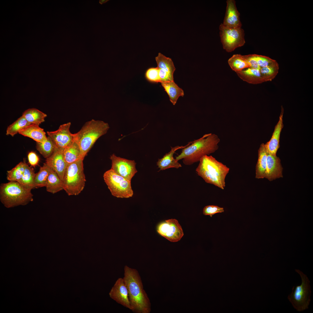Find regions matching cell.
Segmentation results:
<instances>
[{
    "label": "cell",
    "instance_id": "14",
    "mask_svg": "<svg viewBox=\"0 0 313 313\" xmlns=\"http://www.w3.org/2000/svg\"><path fill=\"white\" fill-rule=\"evenodd\" d=\"M63 150L57 147L52 154L46 159L45 162L57 174L63 181L68 165L64 157Z\"/></svg>",
    "mask_w": 313,
    "mask_h": 313
},
{
    "label": "cell",
    "instance_id": "37",
    "mask_svg": "<svg viewBox=\"0 0 313 313\" xmlns=\"http://www.w3.org/2000/svg\"><path fill=\"white\" fill-rule=\"evenodd\" d=\"M28 162L31 166L34 167L38 165L39 158L35 152L32 151L29 152L28 154Z\"/></svg>",
    "mask_w": 313,
    "mask_h": 313
},
{
    "label": "cell",
    "instance_id": "19",
    "mask_svg": "<svg viewBox=\"0 0 313 313\" xmlns=\"http://www.w3.org/2000/svg\"><path fill=\"white\" fill-rule=\"evenodd\" d=\"M19 133L31 138L37 142H43L47 140V137L43 129L35 124L30 125L20 130Z\"/></svg>",
    "mask_w": 313,
    "mask_h": 313
},
{
    "label": "cell",
    "instance_id": "35",
    "mask_svg": "<svg viewBox=\"0 0 313 313\" xmlns=\"http://www.w3.org/2000/svg\"><path fill=\"white\" fill-rule=\"evenodd\" d=\"M159 69L157 67L148 69L145 73V77L148 80L154 82H160L159 75Z\"/></svg>",
    "mask_w": 313,
    "mask_h": 313
},
{
    "label": "cell",
    "instance_id": "18",
    "mask_svg": "<svg viewBox=\"0 0 313 313\" xmlns=\"http://www.w3.org/2000/svg\"><path fill=\"white\" fill-rule=\"evenodd\" d=\"M281 112L278 122L275 127L270 140L265 144L267 152L276 155L277 151L280 147L279 142L280 133L283 127V115L284 109L281 107Z\"/></svg>",
    "mask_w": 313,
    "mask_h": 313
},
{
    "label": "cell",
    "instance_id": "10",
    "mask_svg": "<svg viewBox=\"0 0 313 313\" xmlns=\"http://www.w3.org/2000/svg\"><path fill=\"white\" fill-rule=\"evenodd\" d=\"M110 159L112 162L111 169L118 175L131 181L137 172L135 161L117 156L114 154L110 155Z\"/></svg>",
    "mask_w": 313,
    "mask_h": 313
},
{
    "label": "cell",
    "instance_id": "24",
    "mask_svg": "<svg viewBox=\"0 0 313 313\" xmlns=\"http://www.w3.org/2000/svg\"><path fill=\"white\" fill-rule=\"evenodd\" d=\"M46 187L47 192L52 194L64 189L63 181L57 174L52 169L48 176Z\"/></svg>",
    "mask_w": 313,
    "mask_h": 313
},
{
    "label": "cell",
    "instance_id": "17",
    "mask_svg": "<svg viewBox=\"0 0 313 313\" xmlns=\"http://www.w3.org/2000/svg\"><path fill=\"white\" fill-rule=\"evenodd\" d=\"M192 142V141L190 142L184 146L177 145L173 147H171L170 151L165 154L162 158L159 159L157 161L156 165L158 168L159 169V171L171 168L178 169L182 167L181 164L174 158V154L177 150L188 146L191 144Z\"/></svg>",
    "mask_w": 313,
    "mask_h": 313
},
{
    "label": "cell",
    "instance_id": "36",
    "mask_svg": "<svg viewBox=\"0 0 313 313\" xmlns=\"http://www.w3.org/2000/svg\"><path fill=\"white\" fill-rule=\"evenodd\" d=\"M224 208L216 205H208L205 206L203 209V213L204 215H209L211 217L214 214L224 212Z\"/></svg>",
    "mask_w": 313,
    "mask_h": 313
},
{
    "label": "cell",
    "instance_id": "32",
    "mask_svg": "<svg viewBox=\"0 0 313 313\" xmlns=\"http://www.w3.org/2000/svg\"><path fill=\"white\" fill-rule=\"evenodd\" d=\"M30 124L22 116L8 127L6 134L13 137L15 134L19 133L20 130Z\"/></svg>",
    "mask_w": 313,
    "mask_h": 313
},
{
    "label": "cell",
    "instance_id": "2",
    "mask_svg": "<svg viewBox=\"0 0 313 313\" xmlns=\"http://www.w3.org/2000/svg\"><path fill=\"white\" fill-rule=\"evenodd\" d=\"M220 141L216 134L209 133L192 141L189 145L182 149L180 154L176 157L178 161L182 159L185 165H190L198 162L204 156L215 152L219 148Z\"/></svg>",
    "mask_w": 313,
    "mask_h": 313
},
{
    "label": "cell",
    "instance_id": "15",
    "mask_svg": "<svg viewBox=\"0 0 313 313\" xmlns=\"http://www.w3.org/2000/svg\"><path fill=\"white\" fill-rule=\"evenodd\" d=\"M227 6L223 25L229 28H241L242 24L240 20V14L236 6L234 0H227Z\"/></svg>",
    "mask_w": 313,
    "mask_h": 313
},
{
    "label": "cell",
    "instance_id": "8",
    "mask_svg": "<svg viewBox=\"0 0 313 313\" xmlns=\"http://www.w3.org/2000/svg\"><path fill=\"white\" fill-rule=\"evenodd\" d=\"M103 177L113 196L121 198H128L133 196L131 181L118 175L111 169L104 173Z\"/></svg>",
    "mask_w": 313,
    "mask_h": 313
},
{
    "label": "cell",
    "instance_id": "38",
    "mask_svg": "<svg viewBox=\"0 0 313 313\" xmlns=\"http://www.w3.org/2000/svg\"><path fill=\"white\" fill-rule=\"evenodd\" d=\"M108 1V0H100L99 1V3L101 4H102L103 3H104Z\"/></svg>",
    "mask_w": 313,
    "mask_h": 313
},
{
    "label": "cell",
    "instance_id": "3",
    "mask_svg": "<svg viewBox=\"0 0 313 313\" xmlns=\"http://www.w3.org/2000/svg\"><path fill=\"white\" fill-rule=\"evenodd\" d=\"M230 169L212 156H203L196 169L197 174L207 183L223 190L225 179Z\"/></svg>",
    "mask_w": 313,
    "mask_h": 313
},
{
    "label": "cell",
    "instance_id": "29",
    "mask_svg": "<svg viewBox=\"0 0 313 313\" xmlns=\"http://www.w3.org/2000/svg\"><path fill=\"white\" fill-rule=\"evenodd\" d=\"M155 60L157 68L163 69L173 77V73L175 68L171 58L159 53L158 56L155 57Z\"/></svg>",
    "mask_w": 313,
    "mask_h": 313
},
{
    "label": "cell",
    "instance_id": "25",
    "mask_svg": "<svg viewBox=\"0 0 313 313\" xmlns=\"http://www.w3.org/2000/svg\"><path fill=\"white\" fill-rule=\"evenodd\" d=\"M22 116L30 124L38 125L45 121L47 116L46 114L35 108L28 109L23 113Z\"/></svg>",
    "mask_w": 313,
    "mask_h": 313
},
{
    "label": "cell",
    "instance_id": "22",
    "mask_svg": "<svg viewBox=\"0 0 313 313\" xmlns=\"http://www.w3.org/2000/svg\"><path fill=\"white\" fill-rule=\"evenodd\" d=\"M161 83L168 94L170 101L173 105L176 104L179 97L183 96V90L178 86L174 81Z\"/></svg>",
    "mask_w": 313,
    "mask_h": 313
},
{
    "label": "cell",
    "instance_id": "16",
    "mask_svg": "<svg viewBox=\"0 0 313 313\" xmlns=\"http://www.w3.org/2000/svg\"><path fill=\"white\" fill-rule=\"evenodd\" d=\"M267 166L265 178L271 181L282 177L283 168L279 158L276 155L267 153Z\"/></svg>",
    "mask_w": 313,
    "mask_h": 313
},
{
    "label": "cell",
    "instance_id": "13",
    "mask_svg": "<svg viewBox=\"0 0 313 313\" xmlns=\"http://www.w3.org/2000/svg\"><path fill=\"white\" fill-rule=\"evenodd\" d=\"M109 294L110 298L117 303L132 310L128 290L123 278H119L117 280Z\"/></svg>",
    "mask_w": 313,
    "mask_h": 313
},
{
    "label": "cell",
    "instance_id": "4",
    "mask_svg": "<svg viewBox=\"0 0 313 313\" xmlns=\"http://www.w3.org/2000/svg\"><path fill=\"white\" fill-rule=\"evenodd\" d=\"M109 128L107 123L92 119L86 122L78 132L73 134L74 140L79 147L82 159H84L97 140L106 134Z\"/></svg>",
    "mask_w": 313,
    "mask_h": 313
},
{
    "label": "cell",
    "instance_id": "20",
    "mask_svg": "<svg viewBox=\"0 0 313 313\" xmlns=\"http://www.w3.org/2000/svg\"><path fill=\"white\" fill-rule=\"evenodd\" d=\"M236 72L238 76L243 81L252 84H258L265 81L260 70L248 68Z\"/></svg>",
    "mask_w": 313,
    "mask_h": 313
},
{
    "label": "cell",
    "instance_id": "6",
    "mask_svg": "<svg viewBox=\"0 0 313 313\" xmlns=\"http://www.w3.org/2000/svg\"><path fill=\"white\" fill-rule=\"evenodd\" d=\"M80 159L68 164L63 177L64 189L68 195H76L83 190L86 179L83 161Z\"/></svg>",
    "mask_w": 313,
    "mask_h": 313
},
{
    "label": "cell",
    "instance_id": "34",
    "mask_svg": "<svg viewBox=\"0 0 313 313\" xmlns=\"http://www.w3.org/2000/svg\"><path fill=\"white\" fill-rule=\"evenodd\" d=\"M251 55L261 68L267 66L275 61L265 56L256 54H252Z\"/></svg>",
    "mask_w": 313,
    "mask_h": 313
},
{
    "label": "cell",
    "instance_id": "21",
    "mask_svg": "<svg viewBox=\"0 0 313 313\" xmlns=\"http://www.w3.org/2000/svg\"><path fill=\"white\" fill-rule=\"evenodd\" d=\"M267 153L265 144L262 143L258 151V159L256 166V179H263L265 177L267 166Z\"/></svg>",
    "mask_w": 313,
    "mask_h": 313
},
{
    "label": "cell",
    "instance_id": "5",
    "mask_svg": "<svg viewBox=\"0 0 313 313\" xmlns=\"http://www.w3.org/2000/svg\"><path fill=\"white\" fill-rule=\"evenodd\" d=\"M33 196L31 191L17 182L10 181L0 186V200L7 208L26 205L33 201Z\"/></svg>",
    "mask_w": 313,
    "mask_h": 313
},
{
    "label": "cell",
    "instance_id": "1",
    "mask_svg": "<svg viewBox=\"0 0 313 313\" xmlns=\"http://www.w3.org/2000/svg\"><path fill=\"white\" fill-rule=\"evenodd\" d=\"M124 270L123 278L128 290L131 310L135 313H149L150 303L139 272L126 265Z\"/></svg>",
    "mask_w": 313,
    "mask_h": 313
},
{
    "label": "cell",
    "instance_id": "28",
    "mask_svg": "<svg viewBox=\"0 0 313 313\" xmlns=\"http://www.w3.org/2000/svg\"><path fill=\"white\" fill-rule=\"evenodd\" d=\"M52 169L46 163L40 167L39 171L35 174L34 180V188L46 187L47 179Z\"/></svg>",
    "mask_w": 313,
    "mask_h": 313
},
{
    "label": "cell",
    "instance_id": "12",
    "mask_svg": "<svg viewBox=\"0 0 313 313\" xmlns=\"http://www.w3.org/2000/svg\"><path fill=\"white\" fill-rule=\"evenodd\" d=\"M71 125L70 122H68L61 125L56 130L47 132L58 148L64 149L73 141V134L70 130Z\"/></svg>",
    "mask_w": 313,
    "mask_h": 313
},
{
    "label": "cell",
    "instance_id": "7",
    "mask_svg": "<svg viewBox=\"0 0 313 313\" xmlns=\"http://www.w3.org/2000/svg\"><path fill=\"white\" fill-rule=\"evenodd\" d=\"M295 271L300 276L301 283L300 285L294 286L291 293L287 297L293 307L299 312L307 309L310 301L311 292L310 281L303 272L299 269Z\"/></svg>",
    "mask_w": 313,
    "mask_h": 313
},
{
    "label": "cell",
    "instance_id": "27",
    "mask_svg": "<svg viewBox=\"0 0 313 313\" xmlns=\"http://www.w3.org/2000/svg\"><path fill=\"white\" fill-rule=\"evenodd\" d=\"M57 147L52 139L48 136L45 141L42 143L36 142L37 149L46 159L52 154Z\"/></svg>",
    "mask_w": 313,
    "mask_h": 313
},
{
    "label": "cell",
    "instance_id": "33",
    "mask_svg": "<svg viewBox=\"0 0 313 313\" xmlns=\"http://www.w3.org/2000/svg\"><path fill=\"white\" fill-rule=\"evenodd\" d=\"M26 163L24 161L21 162L11 170L8 171L7 179L10 181L18 182L23 176Z\"/></svg>",
    "mask_w": 313,
    "mask_h": 313
},
{
    "label": "cell",
    "instance_id": "9",
    "mask_svg": "<svg viewBox=\"0 0 313 313\" xmlns=\"http://www.w3.org/2000/svg\"><path fill=\"white\" fill-rule=\"evenodd\" d=\"M219 29L223 48L227 52H231L245 44L244 32L241 28H228L221 23Z\"/></svg>",
    "mask_w": 313,
    "mask_h": 313
},
{
    "label": "cell",
    "instance_id": "30",
    "mask_svg": "<svg viewBox=\"0 0 313 313\" xmlns=\"http://www.w3.org/2000/svg\"><path fill=\"white\" fill-rule=\"evenodd\" d=\"M232 69L236 72L249 68V66L243 57L240 54L233 55L228 61Z\"/></svg>",
    "mask_w": 313,
    "mask_h": 313
},
{
    "label": "cell",
    "instance_id": "23",
    "mask_svg": "<svg viewBox=\"0 0 313 313\" xmlns=\"http://www.w3.org/2000/svg\"><path fill=\"white\" fill-rule=\"evenodd\" d=\"M63 154L67 164L82 159L79 147L74 140L70 145L63 149Z\"/></svg>",
    "mask_w": 313,
    "mask_h": 313
},
{
    "label": "cell",
    "instance_id": "31",
    "mask_svg": "<svg viewBox=\"0 0 313 313\" xmlns=\"http://www.w3.org/2000/svg\"><path fill=\"white\" fill-rule=\"evenodd\" d=\"M279 69L277 62L275 61L267 66L261 68L260 71L265 82L271 81L277 74Z\"/></svg>",
    "mask_w": 313,
    "mask_h": 313
},
{
    "label": "cell",
    "instance_id": "26",
    "mask_svg": "<svg viewBox=\"0 0 313 313\" xmlns=\"http://www.w3.org/2000/svg\"><path fill=\"white\" fill-rule=\"evenodd\" d=\"M35 174L34 169L26 163L23 176L18 182L25 188L31 191L34 188Z\"/></svg>",
    "mask_w": 313,
    "mask_h": 313
},
{
    "label": "cell",
    "instance_id": "11",
    "mask_svg": "<svg viewBox=\"0 0 313 313\" xmlns=\"http://www.w3.org/2000/svg\"><path fill=\"white\" fill-rule=\"evenodd\" d=\"M158 233L172 242L180 240L184 234L181 225L175 219L166 220L159 223L157 228Z\"/></svg>",
    "mask_w": 313,
    "mask_h": 313
}]
</instances>
